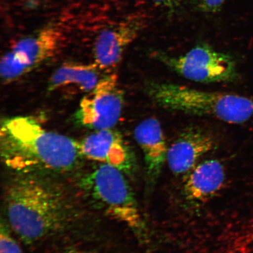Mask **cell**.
<instances>
[{
	"label": "cell",
	"instance_id": "1",
	"mask_svg": "<svg viewBox=\"0 0 253 253\" xmlns=\"http://www.w3.org/2000/svg\"><path fill=\"white\" fill-rule=\"evenodd\" d=\"M0 151L5 165L20 173L67 171L82 157L79 142L47 130L30 116L2 120Z\"/></svg>",
	"mask_w": 253,
	"mask_h": 253
},
{
	"label": "cell",
	"instance_id": "2",
	"mask_svg": "<svg viewBox=\"0 0 253 253\" xmlns=\"http://www.w3.org/2000/svg\"><path fill=\"white\" fill-rule=\"evenodd\" d=\"M4 202L11 228L25 242L48 238L71 220V203L65 193L33 173H22L9 179Z\"/></svg>",
	"mask_w": 253,
	"mask_h": 253
},
{
	"label": "cell",
	"instance_id": "3",
	"mask_svg": "<svg viewBox=\"0 0 253 253\" xmlns=\"http://www.w3.org/2000/svg\"><path fill=\"white\" fill-rule=\"evenodd\" d=\"M144 89L154 103L165 109L210 116L230 124H241L253 116V100L236 94L155 81L146 82Z\"/></svg>",
	"mask_w": 253,
	"mask_h": 253
},
{
	"label": "cell",
	"instance_id": "4",
	"mask_svg": "<svg viewBox=\"0 0 253 253\" xmlns=\"http://www.w3.org/2000/svg\"><path fill=\"white\" fill-rule=\"evenodd\" d=\"M83 184L98 208L127 226L141 242L147 241L146 226L133 192L121 170L102 164L84 178Z\"/></svg>",
	"mask_w": 253,
	"mask_h": 253
},
{
	"label": "cell",
	"instance_id": "5",
	"mask_svg": "<svg viewBox=\"0 0 253 253\" xmlns=\"http://www.w3.org/2000/svg\"><path fill=\"white\" fill-rule=\"evenodd\" d=\"M153 56L183 78L200 83H227L239 78L233 57L208 44H199L181 56L158 52Z\"/></svg>",
	"mask_w": 253,
	"mask_h": 253
},
{
	"label": "cell",
	"instance_id": "6",
	"mask_svg": "<svg viewBox=\"0 0 253 253\" xmlns=\"http://www.w3.org/2000/svg\"><path fill=\"white\" fill-rule=\"evenodd\" d=\"M64 40L62 31L51 25L18 41L1 59L3 83H11L53 58L61 50Z\"/></svg>",
	"mask_w": 253,
	"mask_h": 253
},
{
	"label": "cell",
	"instance_id": "7",
	"mask_svg": "<svg viewBox=\"0 0 253 253\" xmlns=\"http://www.w3.org/2000/svg\"><path fill=\"white\" fill-rule=\"evenodd\" d=\"M124 106V93L116 74L100 79L94 89L82 99L76 120L94 131L112 129L118 124Z\"/></svg>",
	"mask_w": 253,
	"mask_h": 253
},
{
	"label": "cell",
	"instance_id": "8",
	"mask_svg": "<svg viewBox=\"0 0 253 253\" xmlns=\"http://www.w3.org/2000/svg\"><path fill=\"white\" fill-rule=\"evenodd\" d=\"M145 26V20L142 15H132L101 31L93 45L95 64L101 70L116 67L127 47Z\"/></svg>",
	"mask_w": 253,
	"mask_h": 253
},
{
	"label": "cell",
	"instance_id": "9",
	"mask_svg": "<svg viewBox=\"0 0 253 253\" xmlns=\"http://www.w3.org/2000/svg\"><path fill=\"white\" fill-rule=\"evenodd\" d=\"M82 157L130 173L135 160L130 148L120 132L113 128L94 131L79 142Z\"/></svg>",
	"mask_w": 253,
	"mask_h": 253
},
{
	"label": "cell",
	"instance_id": "10",
	"mask_svg": "<svg viewBox=\"0 0 253 253\" xmlns=\"http://www.w3.org/2000/svg\"><path fill=\"white\" fill-rule=\"evenodd\" d=\"M214 145L213 136L203 129H186L169 148L167 161L170 169L178 175L191 171L198 161L212 150Z\"/></svg>",
	"mask_w": 253,
	"mask_h": 253
},
{
	"label": "cell",
	"instance_id": "11",
	"mask_svg": "<svg viewBox=\"0 0 253 253\" xmlns=\"http://www.w3.org/2000/svg\"><path fill=\"white\" fill-rule=\"evenodd\" d=\"M134 135L143 153L147 184L152 188L159 178L167 161L169 148L160 123L156 119L144 120L136 126Z\"/></svg>",
	"mask_w": 253,
	"mask_h": 253
},
{
	"label": "cell",
	"instance_id": "12",
	"mask_svg": "<svg viewBox=\"0 0 253 253\" xmlns=\"http://www.w3.org/2000/svg\"><path fill=\"white\" fill-rule=\"evenodd\" d=\"M225 179V169L219 161H205L191 170L183 185V196L192 204H205L220 191Z\"/></svg>",
	"mask_w": 253,
	"mask_h": 253
},
{
	"label": "cell",
	"instance_id": "13",
	"mask_svg": "<svg viewBox=\"0 0 253 253\" xmlns=\"http://www.w3.org/2000/svg\"><path fill=\"white\" fill-rule=\"evenodd\" d=\"M99 70L101 69L94 63H64L53 73L48 82L47 88L49 91H53L72 87L82 92L89 93L102 79Z\"/></svg>",
	"mask_w": 253,
	"mask_h": 253
},
{
	"label": "cell",
	"instance_id": "14",
	"mask_svg": "<svg viewBox=\"0 0 253 253\" xmlns=\"http://www.w3.org/2000/svg\"><path fill=\"white\" fill-rule=\"evenodd\" d=\"M0 253H23L7 226L3 224L0 230Z\"/></svg>",
	"mask_w": 253,
	"mask_h": 253
},
{
	"label": "cell",
	"instance_id": "15",
	"mask_svg": "<svg viewBox=\"0 0 253 253\" xmlns=\"http://www.w3.org/2000/svg\"><path fill=\"white\" fill-rule=\"evenodd\" d=\"M196 8L207 13L219 11L226 0H188Z\"/></svg>",
	"mask_w": 253,
	"mask_h": 253
},
{
	"label": "cell",
	"instance_id": "16",
	"mask_svg": "<svg viewBox=\"0 0 253 253\" xmlns=\"http://www.w3.org/2000/svg\"><path fill=\"white\" fill-rule=\"evenodd\" d=\"M152 1L158 5L171 9L178 5V0H152Z\"/></svg>",
	"mask_w": 253,
	"mask_h": 253
},
{
	"label": "cell",
	"instance_id": "17",
	"mask_svg": "<svg viewBox=\"0 0 253 253\" xmlns=\"http://www.w3.org/2000/svg\"><path fill=\"white\" fill-rule=\"evenodd\" d=\"M63 253H93L84 252V251H71L66 252Z\"/></svg>",
	"mask_w": 253,
	"mask_h": 253
}]
</instances>
